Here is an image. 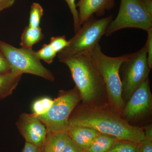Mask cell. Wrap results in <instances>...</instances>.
<instances>
[{"label": "cell", "instance_id": "1", "mask_svg": "<svg viewBox=\"0 0 152 152\" xmlns=\"http://www.w3.org/2000/svg\"><path fill=\"white\" fill-rule=\"evenodd\" d=\"M69 124L92 128L121 140L140 143L145 139L143 129L129 124L108 103L79 104L69 117Z\"/></svg>", "mask_w": 152, "mask_h": 152}, {"label": "cell", "instance_id": "2", "mask_svg": "<svg viewBox=\"0 0 152 152\" xmlns=\"http://www.w3.org/2000/svg\"><path fill=\"white\" fill-rule=\"evenodd\" d=\"M70 71L84 104L108 102L104 87L90 52L61 60Z\"/></svg>", "mask_w": 152, "mask_h": 152}, {"label": "cell", "instance_id": "3", "mask_svg": "<svg viewBox=\"0 0 152 152\" xmlns=\"http://www.w3.org/2000/svg\"><path fill=\"white\" fill-rule=\"evenodd\" d=\"M90 53L102 81L108 102L121 115L125 102L122 95L120 69L123 63L132 56L134 53L117 57L108 56L102 52L99 44Z\"/></svg>", "mask_w": 152, "mask_h": 152}, {"label": "cell", "instance_id": "4", "mask_svg": "<svg viewBox=\"0 0 152 152\" xmlns=\"http://www.w3.org/2000/svg\"><path fill=\"white\" fill-rule=\"evenodd\" d=\"M127 28L146 31L152 28V0H121L118 15L108 26L105 34Z\"/></svg>", "mask_w": 152, "mask_h": 152}, {"label": "cell", "instance_id": "5", "mask_svg": "<svg viewBox=\"0 0 152 152\" xmlns=\"http://www.w3.org/2000/svg\"><path fill=\"white\" fill-rule=\"evenodd\" d=\"M81 101L78 90H61L46 113L38 116L46 128L48 133L68 132L69 119L76 107Z\"/></svg>", "mask_w": 152, "mask_h": 152}, {"label": "cell", "instance_id": "6", "mask_svg": "<svg viewBox=\"0 0 152 152\" xmlns=\"http://www.w3.org/2000/svg\"><path fill=\"white\" fill-rule=\"evenodd\" d=\"M113 19V15L100 19L91 17L69 40V45L58 53L59 61L83 52H90L99 44L101 38L105 34L108 26Z\"/></svg>", "mask_w": 152, "mask_h": 152}, {"label": "cell", "instance_id": "7", "mask_svg": "<svg viewBox=\"0 0 152 152\" xmlns=\"http://www.w3.org/2000/svg\"><path fill=\"white\" fill-rule=\"evenodd\" d=\"M0 52L7 61L11 72L22 75L31 74L50 81L55 80L52 72L42 64L32 48H18L0 41Z\"/></svg>", "mask_w": 152, "mask_h": 152}, {"label": "cell", "instance_id": "8", "mask_svg": "<svg viewBox=\"0 0 152 152\" xmlns=\"http://www.w3.org/2000/svg\"><path fill=\"white\" fill-rule=\"evenodd\" d=\"M122 95L124 102L145 80L148 78L150 69L145 46L121 66Z\"/></svg>", "mask_w": 152, "mask_h": 152}, {"label": "cell", "instance_id": "9", "mask_svg": "<svg viewBox=\"0 0 152 152\" xmlns=\"http://www.w3.org/2000/svg\"><path fill=\"white\" fill-rule=\"evenodd\" d=\"M152 96L148 78L125 102L121 115L129 124L144 122L151 115Z\"/></svg>", "mask_w": 152, "mask_h": 152}, {"label": "cell", "instance_id": "10", "mask_svg": "<svg viewBox=\"0 0 152 152\" xmlns=\"http://www.w3.org/2000/svg\"><path fill=\"white\" fill-rule=\"evenodd\" d=\"M17 127L26 142L41 148L46 138L48 131L37 116L23 113L16 122Z\"/></svg>", "mask_w": 152, "mask_h": 152}, {"label": "cell", "instance_id": "11", "mask_svg": "<svg viewBox=\"0 0 152 152\" xmlns=\"http://www.w3.org/2000/svg\"><path fill=\"white\" fill-rule=\"evenodd\" d=\"M115 0H79L76 4L78 8L80 23L83 24L94 14L98 16L104 15L106 10L115 7Z\"/></svg>", "mask_w": 152, "mask_h": 152}, {"label": "cell", "instance_id": "12", "mask_svg": "<svg viewBox=\"0 0 152 152\" xmlns=\"http://www.w3.org/2000/svg\"><path fill=\"white\" fill-rule=\"evenodd\" d=\"M71 139L85 151L99 133L97 131L83 126H69L68 132Z\"/></svg>", "mask_w": 152, "mask_h": 152}, {"label": "cell", "instance_id": "13", "mask_svg": "<svg viewBox=\"0 0 152 152\" xmlns=\"http://www.w3.org/2000/svg\"><path fill=\"white\" fill-rule=\"evenodd\" d=\"M69 137L68 132L48 133L42 152H63Z\"/></svg>", "mask_w": 152, "mask_h": 152}, {"label": "cell", "instance_id": "14", "mask_svg": "<svg viewBox=\"0 0 152 152\" xmlns=\"http://www.w3.org/2000/svg\"><path fill=\"white\" fill-rule=\"evenodd\" d=\"M22 74L10 72L0 75V101L12 94L21 79Z\"/></svg>", "mask_w": 152, "mask_h": 152}, {"label": "cell", "instance_id": "15", "mask_svg": "<svg viewBox=\"0 0 152 152\" xmlns=\"http://www.w3.org/2000/svg\"><path fill=\"white\" fill-rule=\"evenodd\" d=\"M118 140L113 136L99 133L85 152H108Z\"/></svg>", "mask_w": 152, "mask_h": 152}, {"label": "cell", "instance_id": "16", "mask_svg": "<svg viewBox=\"0 0 152 152\" xmlns=\"http://www.w3.org/2000/svg\"><path fill=\"white\" fill-rule=\"evenodd\" d=\"M44 37L40 27L34 28L27 26L22 33L20 45L21 48H32L34 45L40 42Z\"/></svg>", "mask_w": 152, "mask_h": 152}, {"label": "cell", "instance_id": "17", "mask_svg": "<svg viewBox=\"0 0 152 152\" xmlns=\"http://www.w3.org/2000/svg\"><path fill=\"white\" fill-rule=\"evenodd\" d=\"M53 102V99L48 97H44L36 100L32 104V114L37 117L44 115L48 111Z\"/></svg>", "mask_w": 152, "mask_h": 152}, {"label": "cell", "instance_id": "18", "mask_svg": "<svg viewBox=\"0 0 152 152\" xmlns=\"http://www.w3.org/2000/svg\"><path fill=\"white\" fill-rule=\"evenodd\" d=\"M140 143L118 140L108 152H138Z\"/></svg>", "mask_w": 152, "mask_h": 152}, {"label": "cell", "instance_id": "19", "mask_svg": "<svg viewBox=\"0 0 152 152\" xmlns=\"http://www.w3.org/2000/svg\"><path fill=\"white\" fill-rule=\"evenodd\" d=\"M43 13V9L41 5L38 3H33L31 6L28 26L34 28L40 27V23Z\"/></svg>", "mask_w": 152, "mask_h": 152}, {"label": "cell", "instance_id": "20", "mask_svg": "<svg viewBox=\"0 0 152 152\" xmlns=\"http://www.w3.org/2000/svg\"><path fill=\"white\" fill-rule=\"evenodd\" d=\"M36 53L40 60H43L49 64L53 62L57 55L49 44H44L40 49L36 51Z\"/></svg>", "mask_w": 152, "mask_h": 152}, {"label": "cell", "instance_id": "21", "mask_svg": "<svg viewBox=\"0 0 152 152\" xmlns=\"http://www.w3.org/2000/svg\"><path fill=\"white\" fill-rule=\"evenodd\" d=\"M69 44V41L66 39L65 36L52 37L49 43L52 48L57 54L66 48Z\"/></svg>", "mask_w": 152, "mask_h": 152}, {"label": "cell", "instance_id": "22", "mask_svg": "<svg viewBox=\"0 0 152 152\" xmlns=\"http://www.w3.org/2000/svg\"><path fill=\"white\" fill-rule=\"evenodd\" d=\"M67 4L72 15L74 21V29L75 33L77 32L81 27L79 20L78 12L76 7L75 0H65Z\"/></svg>", "mask_w": 152, "mask_h": 152}, {"label": "cell", "instance_id": "23", "mask_svg": "<svg viewBox=\"0 0 152 152\" xmlns=\"http://www.w3.org/2000/svg\"><path fill=\"white\" fill-rule=\"evenodd\" d=\"M148 38L145 46L147 54V60L150 69L152 68V28L147 31Z\"/></svg>", "mask_w": 152, "mask_h": 152}, {"label": "cell", "instance_id": "24", "mask_svg": "<svg viewBox=\"0 0 152 152\" xmlns=\"http://www.w3.org/2000/svg\"><path fill=\"white\" fill-rule=\"evenodd\" d=\"M63 152H85L69 137Z\"/></svg>", "mask_w": 152, "mask_h": 152}, {"label": "cell", "instance_id": "25", "mask_svg": "<svg viewBox=\"0 0 152 152\" xmlns=\"http://www.w3.org/2000/svg\"><path fill=\"white\" fill-rule=\"evenodd\" d=\"M11 69L7 61L0 52V75L10 72Z\"/></svg>", "mask_w": 152, "mask_h": 152}, {"label": "cell", "instance_id": "26", "mask_svg": "<svg viewBox=\"0 0 152 152\" xmlns=\"http://www.w3.org/2000/svg\"><path fill=\"white\" fill-rule=\"evenodd\" d=\"M138 152H152V140L145 138L141 142Z\"/></svg>", "mask_w": 152, "mask_h": 152}, {"label": "cell", "instance_id": "27", "mask_svg": "<svg viewBox=\"0 0 152 152\" xmlns=\"http://www.w3.org/2000/svg\"><path fill=\"white\" fill-rule=\"evenodd\" d=\"M22 152H42L41 148L26 142Z\"/></svg>", "mask_w": 152, "mask_h": 152}, {"label": "cell", "instance_id": "28", "mask_svg": "<svg viewBox=\"0 0 152 152\" xmlns=\"http://www.w3.org/2000/svg\"><path fill=\"white\" fill-rule=\"evenodd\" d=\"M16 0H0V11L12 7Z\"/></svg>", "mask_w": 152, "mask_h": 152}, {"label": "cell", "instance_id": "29", "mask_svg": "<svg viewBox=\"0 0 152 152\" xmlns=\"http://www.w3.org/2000/svg\"><path fill=\"white\" fill-rule=\"evenodd\" d=\"M143 130L145 138L152 140V126L151 124L147 125L144 128Z\"/></svg>", "mask_w": 152, "mask_h": 152}]
</instances>
